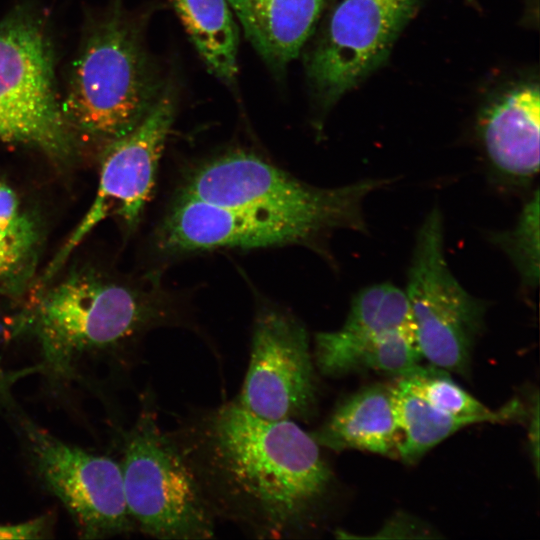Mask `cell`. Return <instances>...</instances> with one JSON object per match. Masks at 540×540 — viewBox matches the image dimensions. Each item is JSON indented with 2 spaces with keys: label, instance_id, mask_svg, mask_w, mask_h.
<instances>
[{
  "label": "cell",
  "instance_id": "15",
  "mask_svg": "<svg viewBox=\"0 0 540 540\" xmlns=\"http://www.w3.org/2000/svg\"><path fill=\"white\" fill-rule=\"evenodd\" d=\"M412 325L405 291L390 283L368 286L356 294L343 325L314 337L317 371L337 377L343 362L360 346L379 335Z\"/></svg>",
  "mask_w": 540,
  "mask_h": 540
},
{
  "label": "cell",
  "instance_id": "21",
  "mask_svg": "<svg viewBox=\"0 0 540 540\" xmlns=\"http://www.w3.org/2000/svg\"><path fill=\"white\" fill-rule=\"evenodd\" d=\"M40 239V230L27 213L15 222H0V297L19 294L30 282Z\"/></svg>",
  "mask_w": 540,
  "mask_h": 540
},
{
  "label": "cell",
  "instance_id": "14",
  "mask_svg": "<svg viewBox=\"0 0 540 540\" xmlns=\"http://www.w3.org/2000/svg\"><path fill=\"white\" fill-rule=\"evenodd\" d=\"M334 0H227L246 38L268 68L282 77Z\"/></svg>",
  "mask_w": 540,
  "mask_h": 540
},
{
  "label": "cell",
  "instance_id": "7",
  "mask_svg": "<svg viewBox=\"0 0 540 540\" xmlns=\"http://www.w3.org/2000/svg\"><path fill=\"white\" fill-rule=\"evenodd\" d=\"M405 293L423 359L445 371L467 375L487 307L463 288L448 266L438 206L417 233Z\"/></svg>",
  "mask_w": 540,
  "mask_h": 540
},
{
  "label": "cell",
  "instance_id": "6",
  "mask_svg": "<svg viewBox=\"0 0 540 540\" xmlns=\"http://www.w3.org/2000/svg\"><path fill=\"white\" fill-rule=\"evenodd\" d=\"M136 529L164 540L215 537L216 519L170 431L146 405L126 434L120 463Z\"/></svg>",
  "mask_w": 540,
  "mask_h": 540
},
{
  "label": "cell",
  "instance_id": "2",
  "mask_svg": "<svg viewBox=\"0 0 540 540\" xmlns=\"http://www.w3.org/2000/svg\"><path fill=\"white\" fill-rule=\"evenodd\" d=\"M147 16L113 0L87 21L68 73L63 116L78 140L106 143L132 130L163 93L166 78L145 40Z\"/></svg>",
  "mask_w": 540,
  "mask_h": 540
},
{
  "label": "cell",
  "instance_id": "22",
  "mask_svg": "<svg viewBox=\"0 0 540 540\" xmlns=\"http://www.w3.org/2000/svg\"><path fill=\"white\" fill-rule=\"evenodd\" d=\"M493 241L508 255L525 287L539 282V192L524 204L515 226L493 236Z\"/></svg>",
  "mask_w": 540,
  "mask_h": 540
},
{
  "label": "cell",
  "instance_id": "13",
  "mask_svg": "<svg viewBox=\"0 0 540 540\" xmlns=\"http://www.w3.org/2000/svg\"><path fill=\"white\" fill-rule=\"evenodd\" d=\"M480 134L493 169L525 183L539 172L540 92L521 84L493 101L480 119Z\"/></svg>",
  "mask_w": 540,
  "mask_h": 540
},
{
  "label": "cell",
  "instance_id": "1",
  "mask_svg": "<svg viewBox=\"0 0 540 540\" xmlns=\"http://www.w3.org/2000/svg\"><path fill=\"white\" fill-rule=\"evenodd\" d=\"M170 433L216 521L257 539H298L323 520L334 475L298 422L232 400L190 412Z\"/></svg>",
  "mask_w": 540,
  "mask_h": 540
},
{
  "label": "cell",
  "instance_id": "19",
  "mask_svg": "<svg viewBox=\"0 0 540 540\" xmlns=\"http://www.w3.org/2000/svg\"><path fill=\"white\" fill-rule=\"evenodd\" d=\"M397 379L430 406L448 414L483 416L492 423H499L519 420L527 412L516 399L498 410H491L457 384L445 370L433 365H420Z\"/></svg>",
  "mask_w": 540,
  "mask_h": 540
},
{
  "label": "cell",
  "instance_id": "12",
  "mask_svg": "<svg viewBox=\"0 0 540 540\" xmlns=\"http://www.w3.org/2000/svg\"><path fill=\"white\" fill-rule=\"evenodd\" d=\"M325 234L306 219L180 195L158 229L157 246L165 253L181 254L309 243Z\"/></svg>",
  "mask_w": 540,
  "mask_h": 540
},
{
  "label": "cell",
  "instance_id": "10",
  "mask_svg": "<svg viewBox=\"0 0 540 540\" xmlns=\"http://www.w3.org/2000/svg\"><path fill=\"white\" fill-rule=\"evenodd\" d=\"M317 374L305 326L283 309L259 308L248 368L235 401L264 419L306 423L318 410Z\"/></svg>",
  "mask_w": 540,
  "mask_h": 540
},
{
  "label": "cell",
  "instance_id": "9",
  "mask_svg": "<svg viewBox=\"0 0 540 540\" xmlns=\"http://www.w3.org/2000/svg\"><path fill=\"white\" fill-rule=\"evenodd\" d=\"M177 106L178 91L170 78L143 119L129 132L104 145L94 200L46 267L42 284L56 275L73 250L107 217L118 215L128 228L137 226L154 187L157 167Z\"/></svg>",
  "mask_w": 540,
  "mask_h": 540
},
{
  "label": "cell",
  "instance_id": "24",
  "mask_svg": "<svg viewBox=\"0 0 540 540\" xmlns=\"http://www.w3.org/2000/svg\"><path fill=\"white\" fill-rule=\"evenodd\" d=\"M528 419V441L532 464L536 473L539 475V395L536 391L530 408L527 411Z\"/></svg>",
  "mask_w": 540,
  "mask_h": 540
},
{
  "label": "cell",
  "instance_id": "11",
  "mask_svg": "<svg viewBox=\"0 0 540 540\" xmlns=\"http://www.w3.org/2000/svg\"><path fill=\"white\" fill-rule=\"evenodd\" d=\"M25 434L38 476L74 520L83 538L136 530L129 513L120 463L67 444L26 421Z\"/></svg>",
  "mask_w": 540,
  "mask_h": 540
},
{
  "label": "cell",
  "instance_id": "23",
  "mask_svg": "<svg viewBox=\"0 0 540 540\" xmlns=\"http://www.w3.org/2000/svg\"><path fill=\"white\" fill-rule=\"evenodd\" d=\"M47 517H38L18 524L0 525V539H40L48 532Z\"/></svg>",
  "mask_w": 540,
  "mask_h": 540
},
{
  "label": "cell",
  "instance_id": "17",
  "mask_svg": "<svg viewBox=\"0 0 540 540\" xmlns=\"http://www.w3.org/2000/svg\"><path fill=\"white\" fill-rule=\"evenodd\" d=\"M211 74L233 85L238 73V29L227 0H171Z\"/></svg>",
  "mask_w": 540,
  "mask_h": 540
},
{
  "label": "cell",
  "instance_id": "26",
  "mask_svg": "<svg viewBox=\"0 0 540 540\" xmlns=\"http://www.w3.org/2000/svg\"><path fill=\"white\" fill-rule=\"evenodd\" d=\"M43 368L40 365L26 367L19 370H6L0 367V400H5L10 397L12 387L22 378L33 373L42 372Z\"/></svg>",
  "mask_w": 540,
  "mask_h": 540
},
{
  "label": "cell",
  "instance_id": "5",
  "mask_svg": "<svg viewBox=\"0 0 540 540\" xmlns=\"http://www.w3.org/2000/svg\"><path fill=\"white\" fill-rule=\"evenodd\" d=\"M0 140L35 148L57 162L70 160L78 149L57 95L44 19L28 5L0 21Z\"/></svg>",
  "mask_w": 540,
  "mask_h": 540
},
{
  "label": "cell",
  "instance_id": "18",
  "mask_svg": "<svg viewBox=\"0 0 540 540\" xmlns=\"http://www.w3.org/2000/svg\"><path fill=\"white\" fill-rule=\"evenodd\" d=\"M391 388L401 442L398 458L404 463L419 461L429 450L462 428L491 422L483 416L453 415L430 406L399 379Z\"/></svg>",
  "mask_w": 540,
  "mask_h": 540
},
{
  "label": "cell",
  "instance_id": "4",
  "mask_svg": "<svg viewBox=\"0 0 540 540\" xmlns=\"http://www.w3.org/2000/svg\"><path fill=\"white\" fill-rule=\"evenodd\" d=\"M389 183V179H366L341 187L319 188L253 153L235 151L195 169L180 195L306 219L327 233L341 228L366 232L364 200Z\"/></svg>",
  "mask_w": 540,
  "mask_h": 540
},
{
  "label": "cell",
  "instance_id": "16",
  "mask_svg": "<svg viewBox=\"0 0 540 540\" xmlns=\"http://www.w3.org/2000/svg\"><path fill=\"white\" fill-rule=\"evenodd\" d=\"M309 433L320 447L336 452L356 449L398 458L401 430L390 386L370 385L347 397Z\"/></svg>",
  "mask_w": 540,
  "mask_h": 540
},
{
  "label": "cell",
  "instance_id": "3",
  "mask_svg": "<svg viewBox=\"0 0 540 540\" xmlns=\"http://www.w3.org/2000/svg\"><path fill=\"white\" fill-rule=\"evenodd\" d=\"M179 323L178 311L164 295L82 270L43 288L16 316L11 333L33 337L43 370L66 378L84 353Z\"/></svg>",
  "mask_w": 540,
  "mask_h": 540
},
{
  "label": "cell",
  "instance_id": "25",
  "mask_svg": "<svg viewBox=\"0 0 540 540\" xmlns=\"http://www.w3.org/2000/svg\"><path fill=\"white\" fill-rule=\"evenodd\" d=\"M24 213L21 211L20 202L14 190L7 184L0 182V222H15Z\"/></svg>",
  "mask_w": 540,
  "mask_h": 540
},
{
  "label": "cell",
  "instance_id": "8",
  "mask_svg": "<svg viewBox=\"0 0 540 540\" xmlns=\"http://www.w3.org/2000/svg\"><path fill=\"white\" fill-rule=\"evenodd\" d=\"M420 0H341L304 53L312 100L324 114L388 58Z\"/></svg>",
  "mask_w": 540,
  "mask_h": 540
},
{
  "label": "cell",
  "instance_id": "20",
  "mask_svg": "<svg viewBox=\"0 0 540 540\" xmlns=\"http://www.w3.org/2000/svg\"><path fill=\"white\" fill-rule=\"evenodd\" d=\"M423 359L413 325L389 330L356 349L343 363L339 376L360 370L394 375L409 374Z\"/></svg>",
  "mask_w": 540,
  "mask_h": 540
}]
</instances>
